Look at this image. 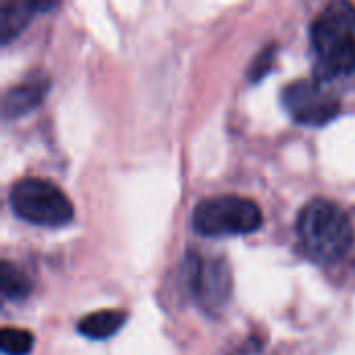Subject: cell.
Masks as SVG:
<instances>
[{
	"label": "cell",
	"mask_w": 355,
	"mask_h": 355,
	"mask_svg": "<svg viewBox=\"0 0 355 355\" xmlns=\"http://www.w3.org/2000/svg\"><path fill=\"white\" fill-rule=\"evenodd\" d=\"M312 48L320 79L349 77L355 73V4L331 0L312 23Z\"/></svg>",
	"instance_id": "6da1fadb"
},
{
	"label": "cell",
	"mask_w": 355,
	"mask_h": 355,
	"mask_svg": "<svg viewBox=\"0 0 355 355\" xmlns=\"http://www.w3.org/2000/svg\"><path fill=\"white\" fill-rule=\"evenodd\" d=\"M302 252L318 264H333L345 258L355 241L349 216L331 200L308 202L295 223Z\"/></svg>",
	"instance_id": "7a4b0ae2"
},
{
	"label": "cell",
	"mask_w": 355,
	"mask_h": 355,
	"mask_svg": "<svg viewBox=\"0 0 355 355\" xmlns=\"http://www.w3.org/2000/svg\"><path fill=\"white\" fill-rule=\"evenodd\" d=\"M8 204L21 220L35 227H64L75 214L71 200L60 191V187L40 177L17 181L10 187Z\"/></svg>",
	"instance_id": "3957f363"
},
{
	"label": "cell",
	"mask_w": 355,
	"mask_h": 355,
	"mask_svg": "<svg viewBox=\"0 0 355 355\" xmlns=\"http://www.w3.org/2000/svg\"><path fill=\"white\" fill-rule=\"evenodd\" d=\"M193 229L206 237L250 235L264 223L260 206L241 196H216L200 202L193 210Z\"/></svg>",
	"instance_id": "277c9868"
},
{
	"label": "cell",
	"mask_w": 355,
	"mask_h": 355,
	"mask_svg": "<svg viewBox=\"0 0 355 355\" xmlns=\"http://www.w3.org/2000/svg\"><path fill=\"white\" fill-rule=\"evenodd\" d=\"M283 106L300 125L320 127L341 110V100L320 81L300 79L283 89Z\"/></svg>",
	"instance_id": "5b68a950"
},
{
	"label": "cell",
	"mask_w": 355,
	"mask_h": 355,
	"mask_svg": "<svg viewBox=\"0 0 355 355\" xmlns=\"http://www.w3.org/2000/svg\"><path fill=\"white\" fill-rule=\"evenodd\" d=\"M187 283L204 310H218L231 293V272L220 258L206 260L191 254L187 260Z\"/></svg>",
	"instance_id": "8992f818"
},
{
	"label": "cell",
	"mask_w": 355,
	"mask_h": 355,
	"mask_svg": "<svg viewBox=\"0 0 355 355\" xmlns=\"http://www.w3.org/2000/svg\"><path fill=\"white\" fill-rule=\"evenodd\" d=\"M58 4V0H0V33L2 44H10L21 31L29 25V21L48 12Z\"/></svg>",
	"instance_id": "52a82bcc"
},
{
	"label": "cell",
	"mask_w": 355,
	"mask_h": 355,
	"mask_svg": "<svg viewBox=\"0 0 355 355\" xmlns=\"http://www.w3.org/2000/svg\"><path fill=\"white\" fill-rule=\"evenodd\" d=\"M50 89V79L44 73H33L21 83L12 85L4 94V106L2 112L6 119H19L33 108H37L44 100V96Z\"/></svg>",
	"instance_id": "ba28073f"
},
{
	"label": "cell",
	"mask_w": 355,
	"mask_h": 355,
	"mask_svg": "<svg viewBox=\"0 0 355 355\" xmlns=\"http://www.w3.org/2000/svg\"><path fill=\"white\" fill-rule=\"evenodd\" d=\"M125 320H127V312H123V310H100V312H94L89 316L81 318L77 324V331L87 339L102 341V339H108L114 333H119L123 329Z\"/></svg>",
	"instance_id": "9c48e42d"
},
{
	"label": "cell",
	"mask_w": 355,
	"mask_h": 355,
	"mask_svg": "<svg viewBox=\"0 0 355 355\" xmlns=\"http://www.w3.org/2000/svg\"><path fill=\"white\" fill-rule=\"evenodd\" d=\"M0 287H2V295L6 300H21L25 295H29V281L25 279L23 272H19L10 262H2L0 264Z\"/></svg>",
	"instance_id": "30bf717a"
},
{
	"label": "cell",
	"mask_w": 355,
	"mask_h": 355,
	"mask_svg": "<svg viewBox=\"0 0 355 355\" xmlns=\"http://www.w3.org/2000/svg\"><path fill=\"white\" fill-rule=\"evenodd\" d=\"M0 349L4 355H29L33 349V337L23 329H4L0 333Z\"/></svg>",
	"instance_id": "8fae6325"
},
{
	"label": "cell",
	"mask_w": 355,
	"mask_h": 355,
	"mask_svg": "<svg viewBox=\"0 0 355 355\" xmlns=\"http://www.w3.org/2000/svg\"><path fill=\"white\" fill-rule=\"evenodd\" d=\"M275 56H277V46H275V44L268 46V48H262V52L256 56V60H254L252 67H250V79H252L254 83H258V81L270 71V67H272V62H275Z\"/></svg>",
	"instance_id": "7c38bea8"
}]
</instances>
